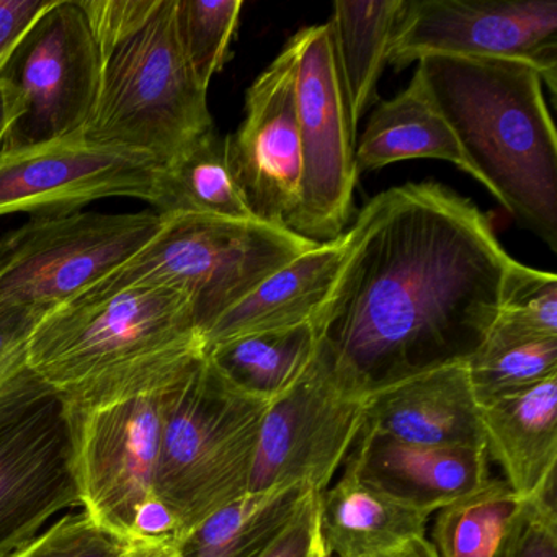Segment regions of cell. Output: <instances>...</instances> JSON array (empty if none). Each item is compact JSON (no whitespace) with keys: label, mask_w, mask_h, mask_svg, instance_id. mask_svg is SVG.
Listing matches in <instances>:
<instances>
[{"label":"cell","mask_w":557,"mask_h":557,"mask_svg":"<svg viewBox=\"0 0 557 557\" xmlns=\"http://www.w3.org/2000/svg\"><path fill=\"white\" fill-rule=\"evenodd\" d=\"M407 0L335 2L327 22L334 40L338 73L347 99L351 128L376 97V87L389 63L397 28L406 14Z\"/></svg>","instance_id":"23"},{"label":"cell","mask_w":557,"mask_h":557,"mask_svg":"<svg viewBox=\"0 0 557 557\" xmlns=\"http://www.w3.org/2000/svg\"><path fill=\"white\" fill-rule=\"evenodd\" d=\"M426 57L502 58L533 66L556 94V0H407L391 48L396 70Z\"/></svg>","instance_id":"13"},{"label":"cell","mask_w":557,"mask_h":557,"mask_svg":"<svg viewBox=\"0 0 557 557\" xmlns=\"http://www.w3.org/2000/svg\"><path fill=\"white\" fill-rule=\"evenodd\" d=\"M269 404L233 386L207 354L169 384L154 495L174 520L175 540L249 492Z\"/></svg>","instance_id":"4"},{"label":"cell","mask_w":557,"mask_h":557,"mask_svg":"<svg viewBox=\"0 0 557 557\" xmlns=\"http://www.w3.org/2000/svg\"><path fill=\"white\" fill-rule=\"evenodd\" d=\"M243 8L240 0H175L178 44L203 89L230 58Z\"/></svg>","instance_id":"28"},{"label":"cell","mask_w":557,"mask_h":557,"mask_svg":"<svg viewBox=\"0 0 557 557\" xmlns=\"http://www.w3.org/2000/svg\"><path fill=\"white\" fill-rule=\"evenodd\" d=\"M315 557L325 556L322 554V550H319ZM380 557H438V554H436L432 541L426 540V537H419V540L410 541V543L404 544L399 549Z\"/></svg>","instance_id":"37"},{"label":"cell","mask_w":557,"mask_h":557,"mask_svg":"<svg viewBox=\"0 0 557 557\" xmlns=\"http://www.w3.org/2000/svg\"><path fill=\"white\" fill-rule=\"evenodd\" d=\"M162 221L136 256L86 293L139 285L178 289L194 305L200 337L263 280L319 244L259 220L184 214Z\"/></svg>","instance_id":"6"},{"label":"cell","mask_w":557,"mask_h":557,"mask_svg":"<svg viewBox=\"0 0 557 557\" xmlns=\"http://www.w3.org/2000/svg\"><path fill=\"white\" fill-rule=\"evenodd\" d=\"M172 381L97 406L66 403L83 511L128 541L136 540L139 515L156 500L162 400Z\"/></svg>","instance_id":"11"},{"label":"cell","mask_w":557,"mask_h":557,"mask_svg":"<svg viewBox=\"0 0 557 557\" xmlns=\"http://www.w3.org/2000/svg\"><path fill=\"white\" fill-rule=\"evenodd\" d=\"M347 233L319 243L263 280L207 332L205 351L244 335L311 324L327 301L347 253Z\"/></svg>","instance_id":"18"},{"label":"cell","mask_w":557,"mask_h":557,"mask_svg":"<svg viewBox=\"0 0 557 557\" xmlns=\"http://www.w3.org/2000/svg\"><path fill=\"white\" fill-rule=\"evenodd\" d=\"M488 458L520 500L556 481L557 376L481 406Z\"/></svg>","instance_id":"19"},{"label":"cell","mask_w":557,"mask_h":557,"mask_svg":"<svg viewBox=\"0 0 557 557\" xmlns=\"http://www.w3.org/2000/svg\"><path fill=\"white\" fill-rule=\"evenodd\" d=\"M423 446H485L468 364L417 374L368 396L363 429Z\"/></svg>","instance_id":"17"},{"label":"cell","mask_w":557,"mask_h":557,"mask_svg":"<svg viewBox=\"0 0 557 557\" xmlns=\"http://www.w3.org/2000/svg\"><path fill=\"white\" fill-rule=\"evenodd\" d=\"M295 38L257 77L246 96V115L227 135L231 171L253 216L288 226L301 181ZM288 230V227H286Z\"/></svg>","instance_id":"15"},{"label":"cell","mask_w":557,"mask_h":557,"mask_svg":"<svg viewBox=\"0 0 557 557\" xmlns=\"http://www.w3.org/2000/svg\"><path fill=\"white\" fill-rule=\"evenodd\" d=\"M162 164L84 133L0 151V216H60L106 198L154 203Z\"/></svg>","instance_id":"14"},{"label":"cell","mask_w":557,"mask_h":557,"mask_svg":"<svg viewBox=\"0 0 557 557\" xmlns=\"http://www.w3.org/2000/svg\"><path fill=\"white\" fill-rule=\"evenodd\" d=\"M479 406L557 376V338L494 341L485 338L468 361Z\"/></svg>","instance_id":"27"},{"label":"cell","mask_w":557,"mask_h":557,"mask_svg":"<svg viewBox=\"0 0 557 557\" xmlns=\"http://www.w3.org/2000/svg\"><path fill=\"white\" fill-rule=\"evenodd\" d=\"M319 550L318 494L312 492L295 520L260 557H315Z\"/></svg>","instance_id":"34"},{"label":"cell","mask_w":557,"mask_h":557,"mask_svg":"<svg viewBox=\"0 0 557 557\" xmlns=\"http://www.w3.org/2000/svg\"><path fill=\"white\" fill-rule=\"evenodd\" d=\"M83 507L70 407L34 370L0 391V557L60 511Z\"/></svg>","instance_id":"8"},{"label":"cell","mask_w":557,"mask_h":557,"mask_svg":"<svg viewBox=\"0 0 557 557\" xmlns=\"http://www.w3.org/2000/svg\"><path fill=\"white\" fill-rule=\"evenodd\" d=\"M156 211H74L32 218L0 237V311L45 312L74 301L161 231Z\"/></svg>","instance_id":"7"},{"label":"cell","mask_w":557,"mask_h":557,"mask_svg":"<svg viewBox=\"0 0 557 557\" xmlns=\"http://www.w3.org/2000/svg\"><path fill=\"white\" fill-rule=\"evenodd\" d=\"M41 315L30 309L0 311V391L32 370L28 341Z\"/></svg>","instance_id":"33"},{"label":"cell","mask_w":557,"mask_h":557,"mask_svg":"<svg viewBox=\"0 0 557 557\" xmlns=\"http://www.w3.org/2000/svg\"><path fill=\"white\" fill-rule=\"evenodd\" d=\"M412 159L446 161L478 181L455 133L417 76L407 89L376 107L355 149L358 174Z\"/></svg>","instance_id":"21"},{"label":"cell","mask_w":557,"mask_h":557,"mask_svg":"<svg viewBox=\"0 0 557 557\" xmlns=\"http://www.w3.org/2000/svg\"><path fill=\"white\" fill-rule=\"evenodd\" d=\"M53 0H0V73Z\"/></svg>","instance_id":"35"},{"label":"cell","mask_w":557,"mask_h":557,"mask_svg":"<svg viewBox=\"0 0 557 557\" xmlns=\"http://www.w3.org/2000/svg\"><path fill=\"white\" fill-rule=\"evenodd\" d=\"M430 515L407 507L344 468L318 494L319 546L325 557H380L426 537Z\"/></svg>","instance_id":"20"},{"label":"cell","mask_w":557,"mask_h":557,"mask_svg":"<svg viewBox=\"0 0 557 557\" xmlns=\"http://www.w3.org/2000/svg\"><path fill=\"white\" fill-rule=\"evenodd\" d=\"M152 207L162 218L191 214L257 220L231 171L227 136H221L216 129H211L162 165Z\"/></svg>","instance_id":"24"},{"label":"cell","mask_w":557,"mask_h":557,"mask_svg":"<svg viewBox=\"0 0 557 557\" xmlns=\"http://www.w3.org/2000/svg\"><path fill=\"white\" fill-rule=\"evenodd\" d=\"M77 4L103 60L152 17L161 0H77Z\"/></svg>","instance_id":"32"},{"label":"cell","mask_w":557,"mask_h":557,"mask_svg":"<svg viewBox=\"0 0 557 557\" xmlns=\"http://www.w3.org/2000/svg\"><path fill=\"white\" fill-rule=\"evenodd\" d=\"M492 557H557L556 481L521 500Z\"/></svg>","instance_id":"31"},{"label":"cell","mask_w":557,"mask_h":557,"mask_svg":"<svg viewBox=\"0 0 557 557\" xmlns=\"http://www.w3.org/2000/svg\"><path fill=\"white\" fill-rule=\"evenodd\" d=\"M129 546L132 541L81 511L61 518L9 557H122Z\"/></svg>","instance_id":"30"},{"label":"cell","mask_w":557,"mask_h":557,"mask_svg":"<svg viewBox=\"0 0 557 557\" xmlns=\"http://www.w3.org/2000/svg\"><path fill=\"white\" fill-rule=\"evenodd\" d=\"M416 76L479 184L557 252V138L541 74L517 60L426 57Z\"/></svg>","instance_id":"2"},{"label":"cell","mask_w":557,"mask_h":557,"mask_svg":"<svg viewBox=\"0 0 557 557\" xmlns=\"http://www.w3.org/2000/svg\"><path fill=\"white\" fill-rule=\"evenodd\" d=\"M100 73L102 60L77 0H53L0 73L12 112L2 149L83 133Z\"/></svg>","instance_id":"9"},{"label":"cell","mask_w":557,"mask_h":557,"mask_svg":"<svg viewBox=\"0 0 557 557\" xmlns=\"http://www.w3.org/2000/svg\"><path fill=\"white\" fill-rule=\"evenodd\" d=\"M314 348V329L301 324L233 338L205 354L237 389L272 403L301 376Z\"/></svg>","instance_id":"25"},{"label":"cell","mask_w":557,"mask_h":557,"mask_svg":"<svg viewBox=\"0 0 557 557\" xmlns=\"http://www.w3.org/2000/svg\"><path fill=\"white\" fill-rule=\"evenodd\" d=\"M368 394L312 355L301 376L267 407L249 492L331 485L360 436Z\"/></svg>","instance_id":"12"},{"label":"cell","mask_w":557,"mask_h":557,"mask_svg":"<svg viewBox=\"0 0 557 557\" xmlns=\"http://www.w3.org/2000/svg\"><path fill=\"white\" fill-rule=\"evenodd\" d=\"M208 90L185 60L175 28V0L102 60L99 92L84 136L168 164L214 129Z\"/></svg>","instance_id":"5"},{"label":"cell","mask_w":557,"mask_h":557,"mask_svg":"<svg viewBox=\"0 0 557 557\" xmlns=\"http://www.w3.org/2000/svg\"><path fill=\"white\" fill-rule=\"evenodd\" d=\"M203 354L190 298L168 286L86 293L45 312L28 341L32 370L76 407L168 384Z\"/></svg>","instance_id":"3"},{"label":"cell","mask_w":557,"mask_h":557,"mask_svg":"<svg viewBox=\"0 0 557 557\" xmlns=\"http://www.w3.org/2000/svg\"><path fill=\"white\" fill-rule=\"evenodd\" d=\"M298 51V107L301 181L288 230L314 243L345 233L357 185V133L348 119L347 99L338 73L329 24L295 35Z\"/></svg>","instance_id":"10"},{"label":"cell","mask_w":557,"mask_h":557,"mask_svg":"<svg viewBox=\"0 0 557 557\" xmlns=\"http://www.w3.org/2000/svg\"><path fill=\"white\" fill-rule=\"evenodd\" d=\"M358 479L432 517L491 479L485 446H423L361 430L344 462Z\"/></svg>","instance_id":"16"},{"label":"cell","mask_w":557,"mask_h":557,"mask_svg":"<svg viewBox=\"0 0 557 557\" xmlns=\"http://www.w3.org/2000/svg\"><path fill=\"white\" fill-rule=\"evenodd\" d=\"M311 494L305 484L247 492L175 540L178 557H260Z\"/></svg>","instance_id":"22"},{"label":"cell","mask_w":557,"mask_h":557,"mask_svg":"<svg viewBox=\"0 0 557 557\" xmlns=\"http://www.w3.org/2000/svg\"><path fill=\"white\" fill-rule=\"evenodd\" d=\"M347 237L337 282L311 322L314 354L368 396L468 363L523 267L472 201L435 182L371 198Z\"/></svg>","instance_id":"1"},{"label":"cell","mask_w":557,"mask_h":557,"mask_svg":"<svg viewBox=\"0 0 557 557\" xmlns=\"http://www.w3.org/2000/svg\"><path fill=\"white\" fill-rule=\"evenodd\" d=\"M12 112L11 102H9L8 94L0 86V151L4 148L5 138H8L9 128H11Z\"/></svg>","instance_id":"38"},{"label":"cell","mask_w":557,"mask_h":557,"mask_svg":"<svg viewBox=\"0 0 557 557\" xmlns=\"http://www.w3.org/2000/svg\"><path fill=\"white\" fill-rule=\"evenodd\" d=\"M487 337L494 341L557 338L556 275L521 267Z\"/></svg>","instance_id":"29"},{"label":"cell","mask_w":557,"mask_h":557,"mask_svg":"<svg viewBox=\"0 0 557 557\" xmlns=\"http://www.w3.org/2000/svg\"><path fill=\"white\" fill-rule=\"evenodd\" d=\"M521 500L504 479L436 511L432 544L438 557H492Z\"/></svg>","instance_id":"26"},{"label":"cell","mask_w":557,"mask_h":557,"mask_svg":"<svg viewBox=\"0 0 557 557\" xmlns=\"http://www.w3.org/2000/svg\"><path fill=\"white\" fill-rule=\"evenodd\" d=\"M122 557H178V553L169 537H138Z\"/></svg>","instance_id":"36"}]
</instances>
